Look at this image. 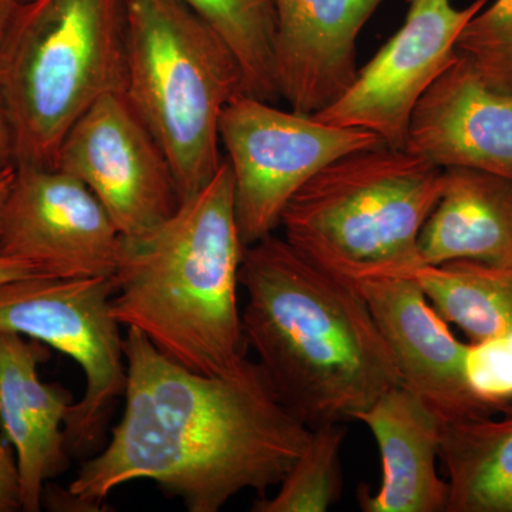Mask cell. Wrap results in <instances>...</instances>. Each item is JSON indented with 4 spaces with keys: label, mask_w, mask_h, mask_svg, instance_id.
<instances>
[{
    "label": "cell",
    "mask_w": 512,
    "mask_h": 512,
    "mask_svg": "<svg viewBox=\"0 0 512 512\" xmlns=\"http://www.w3.org/2000/svg\"><path fill=\"white\" fill-rule=\"evenodd\" d=\"M126 80L124 0L20 3L0 49L16 167L56 168L64 137Z\"/></svg>",
    "instance_id": "obj_5"
},
{
    "label": "cell",
    "mask_w": 512,
    "mask_h": 512,
    "mask_svg": "<svg viewBox=\"0 0 512 512\" xmlns=\"http://www.w3.org/2000/svg\"><path fill=\"white\" fill-rule=\"evenodd\" d=\"M488 5L458 9L451 0H409L402 28L357 74L349 89L313 114L330 126L360 128L404 150L412 114L424 93L456 62L458 37Z\"/></svg>",
    "instance_id": "obj_10"
},
{
    "label": "cell",
    "mask_w": 512,
    "mask_h": 512,
    "mask_svg": "<svg viewBox=\"0 0 512 512\" xmlns=\"http://www.w3.org/2000/svg\"><path fill=\"white\" fill-rule=\"evenodd\" d=\"M382 456L379 490L359 491L365 512H446L448 484L439 476L444 420L409 387L397 384L356 417Z\"/></svg>",
    "instance_id": "obj_16"
},
{
    "label": "cell",
    "mask_w": 512,
    "mask_h": 512,
    "mask_svg": "<svg viewBox=\"0 0 512 512\" xmlns=\"http://www.w3.org/2000/svg\"><path fill=\"white\" fill-rule=\"evenodd\" d=\"M113 295V282L104 276L0 284V330L39 340L83 370L86 389L64 424L70 456H84L100 443L126 392L124 336L111 311Z\"/></svg>",
    "instance_id": "obj_7"
},
{
    "label": "cell",
    "mask_w": 512,
    "mask_h": 512,
    "mask_svg": "<svg viewBox=\"0 0 512 512\" xmlns=\"http://www.w3.org/2000/svg\"><path fill=\"white\" fill-rule=\"evenodd\" d=\"M443 168L387 146L340 157L288 202L285 241L328 274L359 288L413 278L419 237L443 191Z\"/></svg>",
    "instance_id": "obj_4"
},
{
    "label": "cell",
    "mask_w": 512,
    "mask_h": 512,
    "mask_svg": "<svg viewBox=\"0 0 512 512\" xmlns=\"http://www.w3.org/2000/svg\"><path fill=\"white\" fill-rule=\"evenodd\" d=\"M13 178H15V168L5 171V173H0V229H2L3 211H5Z\"/></svg>",
    "instance_id": "obj_27"
},
{
    "label": "cell",
    "mask_w": 512,
    "mask_h": 512,
    "mask_svg": "<svg viewBox=\"0 0 512 512\" xmlns=\"http://www.w3.org/2000/svg\"><path fill=\"white\" fill-rule=\"evenodd\" d=\"M49 357L45 343L0 330V431L16 454L25 512L42 510L47 481L69 467L64 424L73 394L40 379Z\"/></svg>",
    "instance_id": "obj_15"
},
{
    "label": "cell",
    "mask_w": 512,
    "mask_h": 512,
    "mask_svg": "<svg viewBox=\"0 0 512 512\" xmlns=\"http://www.w3.org/2000/svg\"><path fill=\"white\" fill-rule=\"evenodd\" d=\"M491 416L444 421L446 512H512V404Z\"/></svg>",
    "instance_id": "obj_18"
},
{
    "label": "cell",
    "mask_w": 512,
    "mask_h": 512,
    "mask_svg": "<svg viewBox=\"0 0 512 512\" xmlns=\"http://www.w3.org/2000/svg\"><path fill=\"white\" fill-rule=\"evenodd\" d=\"M412 279L441 318L463 330L471 345L512 338V265H423Z\"/></svg>",
    "instance_id": "obj_19"
},
{
    "label": "cell",
    "mask_w": 512,
    "mask_h": 512,
    "mask_svg": "<svg viewBox=\"0 0 512 512\" xmlns=\"http://www.w3.org/2000/svg\"><path fill=\"white\" fill-rule=\"evenodd\" d=\"M394 363L409 387L444 421L493 416L503 404L478 392L470 373L471 345L460 342L412 278L359 286Z\"/></svg>",
    "instance_id": "obj_12"
},
{
    "label": "cell",
    "mask_w": 512,
    "mask_h": 512,
    "mask_svg": "<svg viewBox=\"0 0 512 512\" xmlns=\"http://www.w3.org/2000/svg\"><path fill=\"white\" fill-rule=\"evenodd\" d=\"M220 141L234 177V208L244 248L274 235L288 202L340 157L386 146L370 131L330 126L239 94L221 114Z\"/></svg>",
    "instance_id": "obj_8"
},
{
    "label": "cell",
    "mask_w": 512,
    "mask_h": 512,
    "mask_svg": "<svg viewBox=\"0 0 512 512\" xmlns=\"http://www.w3.org/2000/svg\"><path fill=\"white\" fill-rule=\"evenodd\" d=\"M37 276H47L29 262L20 261L0 252V284L5 282L18 281V279L37 278Z\"/></svg>",
    "instance_id": "obj_25"
},
{
    "label": "cell",
    "mask_w": 512,
    "mask_h": 512,
    "mask_svg": "<svg viewBox=\"0 0 512 512\" xmlns=\"http://www.w3.org/2000/svg\"><path fill=\"white\" fill-rule=\"evenodd\" d=\"M244 245L234 177L224 157L214 178L138 237H121L111 311L164 356L192 372L222 376L247 359L238 308Z\"/></svg>",
    "instance_id": "obj_3"
},
{
    "label": "cell",
    "mask_w": 512,
    "mask_h": 512,
    "mask_svg": "<svg viewBox=\"0 0 512 512\" xmlns=\"http://www.w3.org/2000/svg\"><path fill=\"white\" fill-rule=\"evenodd\" d=\"M346 429L342 423L313 427L311 439L289 473L279 484L275 497L262 495L252 505L254 512H325L342 495L340 453Z\"/></svg>",
    "instance_id": "obj_21"
},
{
    "label": "cell",
    "mask_w": 512,
    "mask_h": 512,
    "mask_svg": "<svg viewBox=\"0 0 512 512\" xmlns=\"http://www.w3.org/2000/svg\"><path fill=\"white\" fill-rule=\"evenodd\" d=\"M456 49L491 89L512 93V0H495L478 12L458 37Z\"/></svg>",
    "instance_id": "obj_22"
},
{
    "label": "cell",
    "mask_w": 512,
    "mask_h": 512,
    "mask_svg": "<svg viewBox=\"0 0 512 512\" xmlns=\"http://www.w3.org/2000/svg\"><path fill=\"white\" fill-rule=\"evenodd\" d=\"M56 168L96 195L121 237L146 234L181 205L170 161L124 92L101 97L74 123Z\"/></svg>",
    "instance_id": "obj_9"
},
{
    "label": "cell",
    "mask_w": 512,
    "mask_h": 512,
    "mask_svg": "<svg viewBox=\"0 0 512 512\" xmlns=\"http://www.w3.org/2000/svg\"><path fill=\"white\" fill-rule=\"evenodd\" d=\"M20 6L19 0H0V49Z\"/></svg>",
    "instance_id": "obj_26"
},
{
    "label": "cell",
    "mask_w": 512,
    "mask_h": 512,
    "mask_svg": "<svg viewBox=\"0 0 512 512\" xmlns=\"http://www.w3.org/2000/svg\"><path fill=\"white\" fill-rule=\"evenodd\" d=\"M124 2L123 92L163 148L184 202L224 160L221 114L245 93L244 72L220 33L184 0Z\"/></svg>",
    "instance_id": "obj_6"
},
{
    "label": "cell",
    "mask_w": 512,
    "mask_h": 512,
    "mask_svg": "<svg viewBox=\"0 0 512 512\" xmlns=\"http://www.w3.org/2000/svg\"><path fill=\"white\" fill-rule=\"evenodd\" d=\"M404 150L443 168H473L512 181V93L484 83L460 55L424 93Z\"/></svg>",
    "instance_id": "obj_13"
},
{
    "label": "cell",
    "mask_w": 512,
    "mask_h": 512,
    "mask_svg": "<svg viewBox=\"0 0 512 512\" xmlns=\"http://www.w3.org/2000/svg\"><path fill=\"white\" fill-rule=\"evenodd\" d=\"M248 348L286 409L306 426L356 420L402 384L392 353L356 286L328 274L285 241L245 248Z\"/></svg>",
    "instance_id": "obj_2"
},
{
    "label": "cell",
    "mask_w": 512,
    "mask_h": 512,
    "mask_svg": "<svg viewBox=\"0 0 512 512\" xmlns=\"http://www.w3.org/2000/svg\"><path fill=\"white\" fill-rule=\"evenodd\" d=\"M124 356L123 416L67 490L50 487V510L100 511L120 485L150 480L190 512H218L242 491L281 484L311 439L248 357L228 375H201L133 328Z\"/></svg>",
    "instance_id": "obj_1"
},
{
    "label": "cell",
    "mask_w": 512,
    "mask_h": 512,
    "mask_svg": "<svg viewBox=\"0 0 512 512\" xmlns=\"http://www.w3.org/2000/svg\"><path fill=\"white\" fill-rule=\"evenodd\" d=\"M16 168V141L8 107L0 90V173Z\"/></svg>",
    "instance_id": "obj_24"
},
{
    "label": "cell",
    "mask_w": 512,
    "mask_h": 512,
    "mask_svg": "<svg viewBox=\"0 0 512 512\" xmlns=\"http://www.w3.org/2000/svg\"><path fill=\"white\" fill-rule=\"evenodd\" d=\"M220 33L238 57L245 93L278 103L274 0H184Z\"/></svg>",
    "instance_id": "obj_20"
},
{
    "label": "cell",
    "mask_w": 512,
    "mask_h": 512,
    "mask_svg": "<svg viewBox=\"0 0 512 512\" xmlns=\"http://www.w3.org/2000/svg\"><path fill=\"white\" fill-rule=\"evenodd\" d=\"M20 510L18 464L12 447L0 437V512Z\"/></svg>",
    "instance_id": "obj_23"
},
{
    "label": "cell",
    "mask_w": 512,
    "mask_h": 512,
    "mask_svg": "<svg viewBox=\"0 0 512 512\" xmlns=\"http://www.w3.org/2000/svg\"><path fill=\"white\" fill-rule=\"evenodd\" d=\"M419 252L423 265H512V181L473 168H446L440 200L421 228Z\"/></svg>",
    "instance_id": "obj_17"
},
{
    "label": "cell",
    "mask_w": 512,
    "mask_h": 512,
    "mask_svg": "<svg viewBox=\"0 0 512 512\" xmlns=\"http://www.w3.org/2000/svg\"><path fill=\"white\" fill-rule=\"evenodd\" d=\"M121 235L89 188L59 168L19 165L0 229V252L56 278H111Z\"/></svg>",
    "instance_id": "obj_11"
},
{
    "label": "cell",
    "mask_w": 512,
    "mask_h": 512,
    "mask_svg": "<svg viewBox=\"0 0 512 512\" xmlns=\"http://www.w3.org/2000/svg\"><path fill=\"white\" fill-rule=\"evenodd\" d=\"M20 3H28L30 0H19Z\"/></svg>",
    "instance_id": "obj_28"
},
{
    "label": "cell",
    "mask_w": 512,
    "mask_h": 512,
    "mask_svg": "<svg viewBox=\"0 0 512 512\" xmlns=\"http://www.w3.org/2000/svg\"><path fill=\"white\" fill-rule=\"evenodd\" d=\"M384 0H274L281 100L318 114L357 74V37Z\"/></svg>",
    "instance_id": "obj_14"
}]
</instances>
